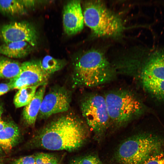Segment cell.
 Returning a JSON list of instances; mask_svg holds the SVG:
<instances>
[{
	"label": "cell",
	"instance_id": "cell-1",
	"mask_svg": "<svg viewBox=\"0 0 164 164\" xmlns=\"http://www.w3.org/2000/svg\"><path fill=\"white\" fill-rule=\"evenodd\" d=\"M87 125L71 113L61 115L39 129L30 141L33 148L71 152L81 147L89 136Z\"/></svg>",
	"mask_w": 164,
	"mask_h": 164
},
{
	"label": "cell",
	"instance_id": "cell-2",
	"mask_svg": "<svg viewBox=\"0 0 164 164\" xmlns=\"http://www.w3.org/2000/svg\"><path fill=\"white\" fill-rule=\"evenodd\" d=\"M115 72L103 54L92 50L84 54L74 65L72 75L74 87H92L112 80Z\"/></svg>",
	"mask_w": 164,
	"mask_h": 164
},
{
	"label": "cell",
	"instance_id": "cell-3",
	"mask_svg": "<svg viewBox=\"0 0 164 164\" xmlns=\"http://www.w3.org/2000/svg\"><path fill=\"white\" fill-rule=\"evenodd\" d=\"M164 148V133L145 132L125 139L114 155L117 164H141Z\"/></svg>",
	"mask_w": 164,
	"mask_h": 164
},
{
	"label": "cell",
	"instance_id": "cell-4",
	"mask_svg": "<svg viewBox=\"0 0 164 164\" xmlns=\"http://www.w3.org/2000/svg\"><path fill=\"white\" fill-rule=\"evenodd\" d=\"M104 97L110 121L117 127L124 126L143 113L142 102L136 94L128 90H112Z\"/></svg>",
	"mask_w": 164,
	"mask_h": 164
},
{
	"label": "cell",
	"instance_id": "cell-5",
	"mask_svg": "<svg viewBox=\"0 0 164 164\" xmlns=\"http://www.w3.org/2000/svg\"><path fill=\"white\" fill-rule=\"evenodd\" d=\"M83 15L84 23L97 36H113L122 31L121 20L100 1L86 3Z\"/></svg>",
	"mask_w": 164,
	"mask_h": 164
},
{
	"label": "cell",
	"instance_id": "cell-6",
	"mask_svg": "<svg viewBox=\"0 0 164 164\" xmlns=\"http://www.w3.org/2000/svg\"><path fill=\"white\" fill-rule=\"evenodd\" d=\"M80 108L86 124L93 130L96 139L100 140L110 122L104 96L97 93L87 95L81 101Z\"/></svg>",
	"mask_w": 164,
	"mask_h": 164
},
{
	"label": "cell",
	"instance_id": "cell-7",
	"mask_svg": "<svg viewBox=\"0 0 164 164\" xmlns=\"http://www.w3.org/2000/svg\"><path fill=\"white\" fill-rule=\"evenodd\" d=\"M140 78L146 91L156 97L164 98V49L150 57L142 68Z\"/></svg>",
	"mask_w": 164,
	"mask_h": 164
},
{
	"label": "cell",
	"instance_id": "cell-8",
	"mask_svg": "<svg viewBox=\"0 0 164 164\" xmlns=\"http://www.w3.org/2000/svg\"><path fill=\"white\" fill-rule=\"evenodd\" d=\"M71 95L63 87H57L50 90L44 96L38 117L46 119L57 113L67 111L70 107Z\"/></svg>",
	"mask_w": 164,
	"mask_h": 164
},
{
	"label": "cell",
	"instance_id": "cell-9",
	"mask_svg": "<svg viewBox=\"0 0 164 164\" xmlns=\"http://www.w3.org/2000/svg\"><path fill=\"white\" fill-rule=\"evenodd\" d=\"M49 77L43 70L39 62L26 61L21 63L19 74L9 82L12 89L19 90L26 87L46 85Z\"/></svg>",
	"mask_w": 164,
	"mask_h": 164
},
{
	"label": "cell",
	"instance_id": "cell-10",
	"mask_svg": "<svg viewBox=\"0 0 164 164\" xmlns=\"http://www.w3.org/2000/svg\"><path fill=\"white\" fill-rule=\"evenodd\" d=\"M0 36L5 43L25 41L32 46L36 44L37 39L33 27L25 22H14L3 26L0 29Z\"/></svg>",
	"mask_w": 164,
	"mask_h": 164
},
{
	"label": "cell",
	"instance_id": "cell-11",
	"mask_svg": "<svg viewBox=\"0 0 164 164\" xmlns=\"http://www.w3.org/2000/svg\"><path fill=\"white\" fill-rule=\"evenodd\" d=\"M63 20L64 31L68 35L76 34L83 29L84 16L80 1H71L65 5Z\"/></svg>",
	"mask_w": 164,
	"mask_h": 164
},
{
	"label": "cell",
	"instance_id": "cell-12",
	"mask_svg": "<svg viewBox=\"0 0 164 164\" xmlns=\"http://www.w3.org/2000/svg\"><path fill=\"white\" fill-rule=\"evenodd\" d=\"M46 85L40 86L30 102L24 106L22 117L25 123L28 126H33L35 124L44 96Z\"/></svg>",
	"mask_w": 164,
	"mask_h": 164
},
{
	"label": "cell",
	"instance_id": "cell-13",
	"mask_svg": "<svg viewBox=\"0 0 164 164\" xmlns=\"http://www.w3.org/2000/svg\"><path fill=\"white\" fill-rule=\"evenodd\" d=\"M20 131L17 125L12 121L6 122L0 130V147L8 152L16 144L20 137Z\"/></svg>",
	"mask_w": 164,
	"mask_h": 164
},
{
	"label": "cell",
	"instance_id": "cell-14",
	"mask_svg": "<svg viewBox=\"0 0 164 164\" xmlns=\"http://www.w3.org/2000/svg\"><path fill=\"white\" fill-rule=\"evenodd\" d=\"M32 46L25 41L4 43L0 45V53L8 58H22L30 53Z\"/></svg>",
	"mask_w": 164,
	"mask_h": 164
},
{
	"label": "cell",
	"instance_id": "cell-15",
	"mask_svg": "<svg viewBox=\"0 0 164 164\" xmlns=\"http://www.w3.org/2000/svg\"><path fill=\"white\" fill-rule=\"evenodd\" d=\"M21 63L4 56L0 57V79L10 80L15 77L19 74Z\"/></svg>",
	"mask_w": 164,
	"mask_h": 164
},
{
	"label": "cell",
	"instance_id": "cell-16",
	"mask_svg": "<svg viewBox=\"0 0 164 164\" xmlns=\"http://www.w3.org/2000/svg\"><path fill=\"white\" fill-rule=\"evenodd\" d=\"M0 12L12 16H20L26 13V9L20 0H0Z\"/></svg>",
	"mask_w": 164,
	"mask_h": 164
},
{
	"label": "cell",
	"instance_id": "cell-17",
	"mask_svg": "<svg viewBox=\"0 0 164 164\" xmlns=\"http://www.w3.org/2000/svg\"><path fill=\"white\" fill-rule=\"evenodd\" d=\"M38 87L37 86H28L19 90L14 98L15 107L19 108L28 104L33 98Z\"/></svg>",
	"mask_w": 164,
	"mask_h": 164
},
{
	"label": "cell",
	"instance_id": "cell-18",
	"mask_svg": "<svg viewBox=\"0 0 164 164\" xmlns=\"http://www.w3.org/2000/svg\"><path fill=\"white\" fill-rule=\"evenodd\" d=\"M39 63L43 70L50 76L62 68L65 63L63 61L55 59L50 56H45Z\"/></svg>",
	"mask_w": 164,
	"mask_h": 164
},
{
	"label": "cell",
	"instance_id": "cell-19",
	"mask_svg": "<svg viewBox=\"0 0 164 164\" xmlns=\"http://www.w3.org/2000/svg\"><path fill=\"white\" fill-rule=\"evenodd\" d=\"M34 156L36 164H59V158L53 154L39 152Z\"/></svg>",
	"mask_w": 164,
	"mask_h": 164
},
{
	"label": "cell",
	"instance_id": "cell-20",
	"mask_svg": "<svg viewBox=\"0 0 164 164\" xmlns=\"http://www.w3.org/2000/svg\"><path fill=\"white\" fill-rule=\"evenodd\" d=\"M141 164H164V148L149 157Z\"/></svg>",
	"mask_w": 164,
	"mask_h": 164
},
{
	"label": "cell",
	"instance_id": "cell-21",
	"mask_svg": "<svg viewBox=\"0 0 164 164\" xmlns=\"http://www.w3.org/2000/svg\"><path fill=\"white\" fill-rule=\"evenodd\" d=\"M80 164H102L99 158L95 155H90L80 158Z\"/></svg>",
	"mask_w": 164,
	"mask_h": 164
},
{
	"label": "cell",
	"instance_id": "cell-22",
	"mask_svg": "<svg viewBox=\"0 0 164 164\" xmlns=\"http://www.w3.org/2000/svg\"><path fill=\"white\" fill-rule=\"evenodd\" d=\"M13 164H36L33 155L24 156L15 160Z\"/></svg>",
	"mask_w": 164,
	"mask_h": 164
},
{
	"label": "cell",
	"instance_id": "cell-23",
	"mask_svg": "<svg viewBox=\"0 0 164 164\" xmlns=\"http://www.w3.org/2000/svg\"><path fill=\"white\" fill-rule=\"evenodd\" d=\"M12 89V87L9 82L8 83L0 84V96Z\"/></svg>",
	"mask_w": 164,
	"mask_h": 164
},
{
	"label": "cell",
	"instance_id": "cell-24",
	"mask_svg": "<svg viewBox=\"0 0 164 164\" xmlns=\"http://www.w3.org/2000/svg\"><path fill=\"white\" fill-rule=\"evenodd\" d=\"M3 110L2 105L0 104V130L5 126L6 123V122L4 121L2 118V115L3 112Z\"/></svg>",
	"mask_w": 164,
	"mask_h": 164
},
{
	"label": "cell",
	"instance_id": "cell-25",
	"mask_svg": "<svg viewBox=\"0 0 164 164\" xmlns=\"http://www.w3.org/2000/svg\"><path fill=\"white\" fill-rule=\"evenodd\" d=\"M20 1L26 9L33 6L35 3V1L33 0H22Z\"/></svg>",
	"mask_w": 164,
	"mask_h": 164
},
{
	"label": "cell",
	"instance_id": "cell-26",
	"mask_svg": "<svg viewBox=\"0 0 164 164\" xmlns=\"http://www.w3.org/2000/svg\"><path fill=\"white\" fill-rule=\"evenodd\" d=\"M68 164H80V159H76L72 160Z\"/></svg>",
	"mask_w": 164,
	"mask_h": 164
},
{
	"label": "cell",
	"instance_id": "cell-27",
	"mask_svg": "<svg viewBox=\"0 0 164 164\" xmlns=\"http://www.w3.org/2000/svg\"><path fill=\"white\" fill-rule=\"evenodd\" d=\"M0 164H3L2 161L0 159Z\"/></svg>",
	"mask_w": 164,
	"mask_h": 164
},
{
	"label": "cell",
	"instance_id": "cell-28",
	"mask_svg": "<svg viewBox=\"0 0 164 164\" xmlns=\"http://www.w3.org/2000/svg\"><path fill=\"white\" fill-rule=\"evenodd\" d=\"M1 151V148L0 147V151Z\"/></svg>",
	"mask_w": 164,
	"mask_h": 164
}]
</instances>
